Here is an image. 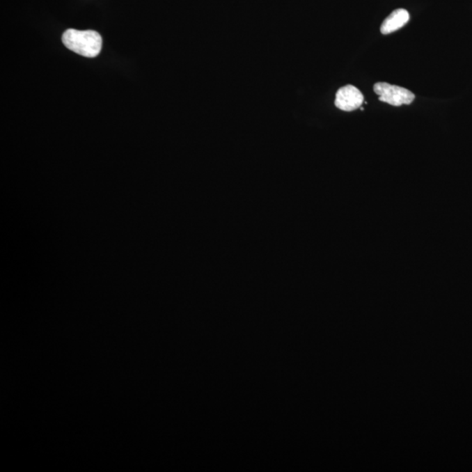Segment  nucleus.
I'll use <instances>...</instances> for the list:
<instances>
[{"label": "nucleus", "mask_w": 472, "mask_h": 472, "mask_svg": "<svg viewBox=\"0 0 472 472\" xmlns=\"http://www.w3.org/2000/svg\"><path fill=\"white\" fill-rule=\"evenodd\" d=\"M364 95L361 91L352 85H347L338 91L335 105L344 111H352L363 104Z\"/></svg>", "instance_id": "7ed1b4c3"}, {"label": "nucleus", "mask_w": 472, "mask_h": 472, "mask_svg": "<svg viewBox=\"0 0 472 472\" xmlns=\"http://www.w3.org/2000/svg\"><path fill=\"white\" fill-rule=\"evenodd\" d=\"M63 42L67 49L88 58L97 57L102 45L100 34L92 30L68 29L63 33Z\"/></svg>", "instance_id": "f257e3e1"}, {"label": "nucleus", "mask_w": 472, "mask_h": 472, "mask_svg": "<svg viewBox=\"0 0 472 472\" xmlns=\"http://www.w3.org/2000/svg\"><path fill=\"white\" fill-rule=\"evenodd\" d=\"M374 91L379 95V100L392 106L409 105L415 100V95L405 88L386 83L375 85Z\"/></svg>", "instance_id": "f03ea898"}, {"label": "nucleus", "mask_w": 472, "mask_h": 472, "mask_svg": "<svg viewBox=\"0 0 472 472\" xmlns=\"http://www.w3.org/2000/svg\"><path fill=\"white\" fill-rule=\"evenodd\" d=\"M409 20V13L405 9H398L393 11L384 22H383L381 32L382 34H389L401 29Z\"/></svg>", "instance_id": "20e7f679"}]
</instances>
